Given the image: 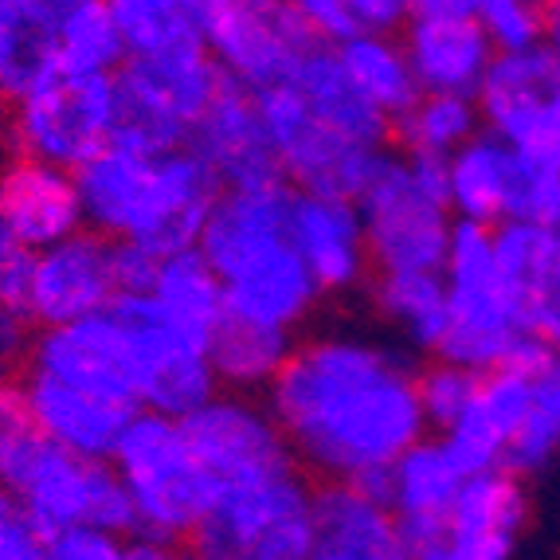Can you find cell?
Segmentation results:
<instances>
[{
	"label": "cell",
	"mask_w": 560,
	"mask_h": 560,
	"mask_svg": "<svg viewBox=\"0 0 560 560\" xmlns=\"http://www.w3.org/2000/svg\"><path fill=\"white\" fill-rule=\"evenodd\" d=\"M114 240L94 228H79L67 240L51 243L32 259V282L24 299V318L36 329L75 322L114 306Z\"/></svg>",
	"instance_id": "e0dca14e"
},
{
	"label": "cell",
	"mask_w": 560,
	"mask_h": 560,
	"mask_svg": "<svg viewBox=\"0 0 560 560\" xmlns=\"http://www.w3.org/2000/svg\"><path fill=\"white\" fill-rule=\"evenodd\" d=\"M294 185L287 177L228 185L208 212L200 252L224 282L228 314L299 334L322 299L290 240Z\"/></svg>",
	"instance_id": "7a4b0ae2"
},
{
	"label": "cell",
	"mask_w": 560,
	"mask_h": 560,
	"mask_svg": "<svg viewBox=\"0 0 560 560\" xmlns=\"http://www.w3.org/2000/svg\"><path fill=\"white\" fill-rule=\"evenodd\" d=\"M290 240L299 247L322 294H353L373 275L364 220L353 197L299 192L290 205Z\"/></svg>",
	"instance_id": "44dd1931"
},
{
	"label": "cell",
	"mask_w": 560,
	"mask_h": 560,
	"mask_svg": "<svg viewBox=\"0 0 560 560\" xmlns=\"http://www.w3.org/2000/svg\"><path fill=\"white\" fill-rule=\"evenodd\" d=\"M357 32H400L411 20V0H341Z\"/></svg>",
	"instance_id": "f6af8a7d"
},
{
	"label": "cell",
	"mask_w": 560,
	"mask_h": 560,
	"mask_svg": "<svg viewBox=\"0 0 560 560\" xmlns=\"http://www.w3.org/2000/svg\"><path fill=\"white\" fill-rule=\"evenodd\" d=\"M59 71L114 75L126 63V39L110 12V0H56L51 4Z\"/></svg>",
	"instance_id": "836d02e7"
},
{
	"label": "cell",
	"mask_w": 560,
	"mask_h": 560,
	"mask_svg": "<svg viewBox=\"0 0 560 560\" xmlns=\"http://www.w3.org/2000/svg\"><path fill=\"white\" fill-rule=\"evenodd\" d=\"M262 126L271 138L279 173L299 192H334V197H361V188L384 161L381 145H364L310 110L294 83H275L255 91Z\"/></svg>",
	"instance_id": "8fae6325"
},
{
	"label": "cell",
	"mask_w": 560,
	"mask_h": 560,
	"mask_svg": "<svg viewBox=\"0 0 560 560\" xmlns=\"http://www.w3.org/2000/svg\"><path fill=\"white\" fill-rule=\"evenodd\" d=\"M463 478H467V467L458 463L440 431L435 435L428 431L384 470L381 490L400 522L404 557L443 560V517Z\"/></svg>",
	"instance_id": "d6986e66"
},
{
	"label": "cell",
	"mask_w": 560,
	"mask_h": 560,
	"mask_svg": "<svg viewBox=\"0 0 560 560\" xmlns=\"http://www.w3.org/2000/svg\"><path fill=\"white\" fill-rule=\"evenodd\" d=\"M290 83L299 86L302 98L314 114H318L326 126H334L337 133H346L353 141H364V145H381L393 133V121L384 118L353 83H349L346 67L337 59V51L329 44H318L302 59V67L294 71Z\"/></svg>",
	"instance_id": "f546056e"
},
{
	"label": "cell",
	"mask_w": 560,
	"mask_h": 560,
	"mask_svg": "<svg viewBox=\"0 0 560 560\" xmlns=\"http://www.w3.org/2000/svg\"><path fill=\"white\" fill-rule=\"evenodd\" d=\"M525 361L482 373V384H478L470 408L447 431H440L458 463L467 467V475L486 467H505L510 443L522 431L525 411H529V364Z\"/></svg>",
	"instance_id": "4316f807"
},
{
	"label": "cell",
	"mask_w": 560,
	"mask_h": 560,
	"mask_svg": "<svg viewBox=\"0 0 560 560\" xmlns=\"http://www.w3.org/2000/svg\"><path fill=\"white\" fill-rule=\"evenodd\" d=\"M0 224L28 252H44L86 228L75 173L16 153V161L0 173Z\"/></svg>",
	"instance_id": "cb8c5ba5"
},
{
	"label": "cell",
	"mask_w": 560,
	"mask_h": 560,
	"mask_svg": "<svg viewBox=\"0 0 560 560\" xmlns=\"http://www.w3.org/2000/svg\"><path fill=\"white\" fill-rule=\"evenodd\" d=\"M16 247H20V243L12 240L9 232H4V224H0V267H4V259H9V255L16 252Z\"/></svg>",
	"instance_id": "816d5d0a"
},
{
	"label": "cell",
	"mask_w": 560,
	"mask_h": 560,
	"mask_svg": "<svg viewBox=\"0 0 560 560\" xmlns=\"http://www.w3.org/2000/svg\"><path fill=\"white\" fill-rule=\"evenodd\" d=\"M478 384H482L478 369L451 361V357H435L420 373V404H423V416H428V428L447 431L470 408Z\"/></svg>",
	"instance_id": "f35d334b"
},
{
	"label": "cell",
	"mask_w": 560,
	"mask_h": 560,
	"mask_svg": "<svg viewBox=\"0 0 560 560\" xmlns=\"http://www.w3.org/2000/svg\"><path fill=\"white\" fill-rule=\"evenodd\" d=\"M118 138V86L98 71H56L12 98L9 141L20 158L79 165Z\"/></svg>",
	"instance_id": "ba28073f"
},
{
	"label": "cell",
	"mask_w": 560,
	"mask_h": 560,
	"mask_svg": "<svg viewBox=\"0 0 560 560\" xmlns=\"http://www.w3.org/2000/svg\"><path fill=\"white\" fill-rule=\"evenodd\" d=\"M529 411L510 443L505 467L537 475L560 455V346H541L529 357Z\"/></svg>",
	"instance_id": "e575fe53"
},
{
	"label": "cell",
	"mask_w": 560,
	"mask_h": 560,
	"mask_svg": "<svg viewBox=\"0 0 560 560\" xmlns=\"http://www.w3.org/2000/svg\"><path fill=\"white\" fill-rule=\"evenodd\" d=\"M150 306L158 310V318L168 329H177L180 337L197 341V346H212L215 329L228 318V299L224 282L215 275V267L205 259L200 247H185L161 259L158 279L150 287Z\"/></svg>",
	"instance_id": "f1b7e54d"
},
{
	"label": "cell",
	"mask_w": 560,
	"mask_h": 560,
	"mask_svg": "<svg viewBox=\"0 0 560 560\" xmlns=\"http://www.w3.org/2000/svg\"><path fill=\"white\" fill-rule=\"evenodd\" d=\"M294 4H302V0H294Z\"/></svg>",
	"instance_id": "f5cc1de1"
},
{
	"label": "cell",
	"mask_w": 560,
	"mask_h": 560,
	"mask_svg": "<svg viewBox=\"0 0 560 560\" xmlns=\"http://www.w3.org/2000/svg\"><path fill=\"white\" fill-rule=\"evenodd\" d=\"M130 56H165L197 39V0H110Z\"/></svg>",
	"instance_id": "74e56055"
},
{
	"label": "cell",
	"mask_w": 560,
	"mask_h": 560,
	"mask_svg": "<svg viewBox=\"0 0 560 560\" xmlns=\"http://www.w3.org/2000/svg\"><path fill=\"white\" fill-rule=\"evenodd\" d=\"M373 306L408 349L440 353V341L447 334L443 271H376Z\"/></svg>",
	"instance_id": "4dcf8cb0"
},
{
	"label": "cell",
	"mask_w": 560,
	"mask_h": 560,
	"mask_svg": "<svg viewBox=\"0 0 560 560\" xmlns=\"http://www.w3.org/2000/svg\"><path fill=\"white\" fill-rule=\"evenodd\" d=\"M36 443H39V431L32 423L24 381L0 376V482H9L16 475V467L32 455Z\"/></svg>",
	"instance_id": "60d3db41"
},
{
	"label": "cell",
	"mask_w": 560,
	"mask_h": 560,
	"mask_svg": "<svg viewBox=\"0 0 560 560\" xmlns=\"http://www.w3.org/2000/svg\"><path fill=\"white\" fill-rule=\"evenodd\" d=\"M188 545L212 560H310L314 490L302 467L212 490V505Z\"/></svg>",
	"instance_id": "52a82bcc"
},
{
	"label": "cell",
	"mask_w": 560,
	"mask_h": 560,
	"mask_svg": "<svg viewBox=\"0 0 560 560\" xmlns=\"http://www.w3.org/2000/svg\"><path fill=\"white\" fill-rule=\"evenodd\" d=\"M114 86L118 138L165 150L185 145L212 94L224 86V71L205 47L188 44L165 56H130L114 71Z\"/></svg>",
	"instance_id": "30bf717a"
},
{
	"label": "cell",
	"mask_w": 560,
	"mask_h": 560,
	"mask_svg": "<svg viewBox=\"0 0 560 560\" xmlns=\"http://www.w3.org/2000/svg\"><path fill=\"white\" fill-rule=\"evenodd\" d=\"M188 145L200 153V161L212 168L224 188L282 177L267 126H262L259 98L232 79H224V86L212 94V103L205 106L188 133Z\"/></svg>",
	"instance_id": "7402d4cb"
},
{
	"label": "cell",
	"mask_w": 560,
	"mask_h": 560,
	"mask_svg": "<svg viewBox=\"0 0 560 560\" xmlns=\"http://www.w3.org/2000/svg\"><path fill=\"white\" fill-rule=\"evenodd\" d=\"M197 39L224 79L247 91L294 79L322 44L294 0H197Z\"/></svg>",
	"instance_id": "9c48e42d"
},
{
	"label": "cell",
	"mask_w": 560,
	"mask_h": 560,
	"mask_svg": "<svg viewBox=\"0 0 560 560\" xmlns=\"http://www.w3.org/2000/svg\"><path fill=\"white\" fill-rule=\"evenodd\" d=\"M165 255L138 240H114V279H118V294H150L158 267Z\"/></svg>",
	"instance_id": "ee69618b"
},
{
	"label": "cell",
	"mask_w": 560,
	"mask_h": 560,
	"mask_svg": "<svg viewBox=\"0 0 560 560\" xmlns=\"http://www.w3.org/2000/svg\"><path fill=\"white\" fill-rule=\"evenodd\" d=\"M44 557L51 560H121L126 557V537L106 525L75 522L44 537Z\"/></svg>",
	"instance_id": "b9f144b4"
},
{
	"label": "cell",
	"mask_w": 560,
	"mask_h": 560,
	"mask_svg": "<svg viewBox=\"0 0 560 560\" xmlns=\"http://www.w3.org/2000/svg\"><path fill=\"white\" fill-rule=\"evenodd\" d=\"M475 24L498 51L545 44V0H482Z\"/></svg>",
	"instance_id": "ab89813d"
},
{
	"label": "cell",
	"mask_w": 560,
	"mask_h": 560,
	"mask_svg": "<svg viewBox=\"0 0 560 560\" xmlns=\"http://www.w3.org/2000/svg\"><path fill=\"white\" fill-rule=\"evenodd\" d=\"M9 118H12V98L0 91V141H9Z\"/></svg>",
	"instance_id": "681fc988"
},
{
	"label": "cell",
	"mask_w": 560,
	"mask_h": 560,
	"mask_svg": "<svg viewBox=\"0 0 560 560\" xmlns=\"http://www.w3.org/2000/svg\"><path fill=\"white\" fill-rule=\"evenodd\" d=\"M28 369L138 408V334L118 302L86 318L44 326L32 337Z\"/></svg>",
	"instance_id": "9a60e30c"
},
{
	"label": "cell",
	"mask_w": 560,
	"mask_h": 560,
	"mask_svg": "<svg viewBox=\"0 0 560 560\" xmlns=\"http://www.w3.org/2000/svg\"><path fill=\"white\" fill-rule=\"evenodd\" d=\"M440 271L447 287V334L435 357H451L478 373H490L541 349V341L525 334L514 299H510V287L494 255V228L458 220Z\"/></svg>",
	"instance_id": "8992f818"
},
{
	"label": "cell",
	"mask_w": 560,
	"mask_h": 560,
	"mask_svg": "<svg viewBox=\"0 0 560 560\" xmlns=\"http://www.w3.org/2000/svg\"><path fill=\"white\" fill-rule=\"evenodd\" d=\"M262 396L294 463L322 482H381L431 431L416 364L393 341L369 334L294 341Z\"/></svg>",
	"instance_id": "6da1fadb"
},
{
	"label": "cell",
	"mask_w": 560,
	"mask_h": 560,
	"mask_svg": "<svg viewBox=\"0 0 560 560\" xmlns=\"http://www.w3.org/2000/svg\"><path fill=\"white\" fill-rule=\"evenodd\" d=\"M192 451L205 463L212 490L299 467L267 400L252 393H215L185 416Z\"/></svg>",
	"instance_id": "2e32d148"
},
{
	"label": "cell",
	"mask_w": 560,
	"mask_h": 560,
	"mask_svg": "<svg viewBox=\"0 0 560 560\" xmlns=\"http://www.w3.org/2000/svg\"><path fill=\"white\" fill-rule=\"evenodd\" d=\"M545 44L560 59V0H545Z\"/></svg>",
	"instance_id": "c3c4849f"
},
{
	"label": "cell",
	"mask_w": 560,
	"mask_h": 560,
	"mask_svg": "<svg viewBox=\"0 0 560 560\" xmlns=\"http://www.w3.org/2000/svg\"><path fill=\"white\" fill-rule=\"evenodd\" d=\"M314 557L400 560V522L381 482H322L314 490Z\"/></svg>",
	"instance_id": "603a6c76"
},
{
	"label": "cell",
	"mask_w": 560,
	"mask_h": 560,
	"mask_svg": "<svg viewBox=\"0 0 560 560\" xmlns=\"http://www.w3.org/2000/svg\"><path fill=\"white\" fill-rule=\"evenodd\" d=\"M529 490L510 467L470 470L443 517V560H505L529 529Z\"/></svg>",
	"instance_id": "ffe728a7"
},
{
	"label": "cell",
	"mask_w": 560,
	"mask_h": 560,
	"mask_svg": "<svg viewBox=\"0 0 560 560\" xmlns=\"http://www.w3.org/2000/svg\"><path fill=\"white\" fill-rule=\"evenodd\" d=\"M24 393H28L32 423H36L39 440L83 458H110L121 431L130 428L133 411H138L133 404L86 393L79 384L36 373V369H28V376H24Z\"/></svg>",
	"instance_id": "484cf974"
},
{
	"label": "cell",
	"mask_w": 560,
	"mask_h": 560,
	"mask_svg": "<svg viewBox=\"0 0 560 560\" xmlns=\"http://www.w3.org/2000/svg\"><path fill=\"white\" fill-rule=\"evenodd\" d=\"M86 228L106 240H138L158 255L197 247L224 185L192 145L150 150L114 138L75 168Z\"/></svg>",
	"instance_id": "3957f363"
},
{
	"label": "cell",
	"mask_w": 560,
	"mask_h": 560,
	"mask_svg": "<svg viewBox=\"0 0 560 560\" xmlns=\"http://www.w3.org/2000/svg\"><path fill=\"white\" fill-rule=\"evenodd\" d=\"M393 130L404 153L447 161L458 145H467L482 130V114H478L475 94L420 91V98L393 121Z\"/></svg>",
	"instance_id": "d590c367"
},
{
	"label": "cell",
	"mask_w": 560,
	"mask_h": 560,
	"mask_svg": "<svg viewBox=\"0 0 560 560\" xmlns=\"http://www.w3.org/2000/svg\"><path fill=\"white\" fill-rule=\"evenodd\" d=\"M447 197L458 220L498 228L505 220L560 228V177L529 165L498 133L478 130L447 161Z\"/></svg>",
	"instance_id": "7c38bea8"
},
{
	"label": "cell",
	"mask_w": 560,
	"mask_h": 560,
	"mask_svg": "<svg viewBox=\"0 0 560 560\" xmlns=\"http://www.w3.org/2000/svg\"><path fill=\"white\" fill-rule=\"evenodd\" d=\"M482 0H411V16H447V20H478Z\"/></svg>",
	"instance_id": "7dc6e473"
},
{
	"label": "cell",
	"mask_w": 560,
	"mask_h": 560,
	"mask_svg": "<svg viewBox=\"0 0 560 560\" xmlns=\"http://www.w3.org/2000/svg\"><path fill=\"white\" fill-rule=\"evenodd\" d=\"M56 71L51 9H0V91L16 98Z\"/></svg>",
	"instance_id": "8d00e7d4"
},
{
	"label": "cell",
	"mask_w": 560,
	"mask_h": 560,
	"mask_svg": "<svg viewBox=\"0 0 560 560\" xmlns=\"http://www.w3.org/2000/svg\"><path fill=\"white\" fill-rule=\"evenodd\" d=\"M400 39L420 91L478 94L498 56V47L475 20L411 16L400 28Z\"/></svg>",
	"instance_id": "83f0119b"
},
{
	"label": "cell",
	"mask_w": 560,
	"mask_h": 560,
	"mask_svg": "<svg viewBox=\"0 0 560 560\" xmlns=\"http://www.w3.org/2000/svg\"><path fill=\"white\" fill-rule=\"evenodd\" d=\"M373 271H440L458 215L440 158L400 153L376 165L357 197Z\"/></svg>",
	"instance_id": "5b68a950"
},
{
	"label": "cell",
	"mask_w": 560,
	"mask_h": 560,
	"mask_svg": "<svg viewBox=\"0 0 560 560\" xmlns=\"http://www.w3.org/2000/svg\"><path fill=\"white\" fill-rule=\"evenodd\" d=\"M56 0H0V9H51Z\"/></svg>",
	"instance_id": "f907efd6"
},
{
	"label": "cell",
	"mask_w": 560,
	"mask_h": 560,
	"mask_svg": "<svg viewBox=\"0 0 560 560\" xmlns=\"http://www.w3.org/2000/svg\"><path fill=\"white\" fill-rule=\"evenodd\" d=\"M44 557V533L32 522L9 482H0V560H39Z\"/></svg>",
	"instance_id": "7bdbcfd3"
},
{
	"label": "cell",
	"mask_w": 560,
	"mask_h": 560,
	"mask_svg": "<svg viewBox=\"0 0 560 560\" xmlns=\"http://www.w3.org/2000/svg\"><path fill=\"white\" fill-rule=\"evenodd\" d=\"M494 255L525 334L560 346V228L505 220L494 228Z\"/></svg>",
	"instance_id": "d4e9b609"
},
{
	"label": "cell",
	"mask_w": 560,
	"mask_h": 560,
	"mask_svg": "<svg viewBox=\"0 0 560 560\" xmlns=\"http://www.w3.org/2000/svg\"><path fill=\"white\" fill-rule=\"evenodd\" d=\"M9 486L44 537L75 522L106 525L121 537L133 533L130 494L110 458H83L39 440L9 478Z\"/></svg>",
	"instance_id": "5bb4252c"
},
{
	"label": "cell",
	"mask_w": 560,
	"mask_h": 560,
	"mask_svg": "<svg viewBox=\"0 0 560 560\" xmlns=\"http://www.w3.org/2000/svg\"><path fill=\"white\" fill-rule=\"evenodd\" d=\"M28 357H32V322L20 310L0 302V376L28 369Z\"/></svg>",
	"instance_id": "bcb514c9"
},
{
	"label": "cell",
	"mask_w": 560,
	"mask_h": 560,
	"mask_svg": "<svg viewBox=\"0 0 560 560\" xmlns=\"http://www.w3.org/2000/svg\"><path fill=\"white\" fill-rule=\"evenodd\" d=\"M482 130L560 177V59L549 44L498 51L475 94Z\"/></svg>",
	"instance_id": "4fadbf2b"
},
{
	"label": "cell",
	"mask_w": 560,
	"mask_h": 560,
	"mask_svg": "<svg viewBox=\"0 0 560 560\" xmlns=\"http://www.w3.org/2000/svg\"><path fill=\"white\" fill-rule=\"evenodd\" d=\"M133 505L126 557L158 560L192 541L212 505V478L188 443L185 420L138 408L110 455Z\"/></svg>",
	"instance_id": "277c9868"
},
{
	"label": "cell",
	"mask_w": 560,
	"mask_h": 560,
	"mask_svg": "<svg viewBox=\"0 0 560 560\" xmlns=\"http://www.w3.org/2000/svg\"><path fill=\"white\" fill-rule=\"evenodd\" d=\"M290 349H294V334L275 326H259V322L235 318L228 314L224 326L215 329L208 357H212L215 381L228 393H267L271 381L282 373Z\"/></svg>",
	"instance_id": "d6a6232c"
},
{
	"label": "cell",
	"mask_w": 560,
	"mask_h": 560,
	"mask_svg": "<svg viewBox=\"0 0 560 560\" xmlns=\"http://www.w3.org/2000/svg\"><path fill=\"white\" fill-rule=\"evenodd\" d=\"M334 51L346 67L349 83L388 121H396L420 98V83L408 63L400 32H357V36L334 44Z\"/></svg>",
	"instance_id": "1f68e13d"
},
{
	"label": "cell",
	"mask_w": 560,
	"mask_h": 560,
	"mask_svg": "<svg viewBox=\"0 0 560 560\" xmlns=\"http://www.w3.org/2000/svg\"><path fill=\"white\" fill-rule=\"evenodd\" d=\"M114 302L138 334V408L185 420L188 411L220 393L208 349L168 329L145 294H118Z\"/></svg>",
	"instance_id": "ac0fdd59"
}]
</instances>
